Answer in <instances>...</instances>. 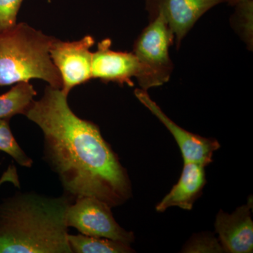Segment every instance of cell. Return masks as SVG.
<instances>
[{"mask_svg":"<svg viewBox=\"0 0 253 253\" xmlns=\"http://www.w3.org/2000/svg\"><path fill=\"white\" fill-rule=\"evenodd\" d=\"M67 98L61 89L48 85L25 114L42 131L46 162L73 199L122 206L132 194L126 168L99 126L76 116Z\"/></svg>","mask_w":253,"mask_h":253,"instance_id":"1","label":"cell"},{"mask_svg":"<svg viewBox=\"0 0 253 253\" xmlns=\"http://www.w3.org/2000/svg\"><path fill=\"white\" fill-rule=\"evenodd\" d=\"M73 198L17 193L0 204V253H73L66 214Z\"/></svg>","mask_w":253,"mask_h":253,"instance_id":"2","label":"cell"},{"mask_svg":"<svg viewBox=\"0 0 253 253\" xmlns=\"http://www.w3.org/2000/svg\"><path fill=\"white\" fill-rule=\"evenodd\" d=\"M54 40L24 23L0 32V86L41 79L61 89L62 80L49 54Z\"/></svg>","mask_w":253,"mask_h":253,"instance_id":"3","label":"cell"},{"mask_svg":"<svg viewBox=\"0 0 253 253\" xmlns=\"http://www.w3.org/2000/svg\"><path fill=\"white\" fill-rule=\"evenodd\" d=\"M174 41V34L161 14L150 19L149 25L136 38L133 54L138 60L139 70L136 79L143 90L169 81L174 68L169 48Z\"/></svg>","mask_w":253,"mask_h":253,"instance_id":"4","label":"cell"},{"mask_svg":"<svg viewBox=\"0 0 253 253\" xmlns=\"http://www.w3.org/2000/svg\"><path fill=\"white\" fill-rule=\"evenodd\" d=\"M111 208L106 203L94 198H78L68 208L66 224L68 227L76 228L83 235L130 245L134 241V234L118 224Z\"/></svg>","mask_w":253,"mask_h":253,"instance_id":"5","label":"cell"},{"mask_svg":"<svg viewBox=\"0 0 253 253\" xmlns=\"http://www.w3.org/2000/svg\"><path fill=\"white\" fill-rule=\"evenodd\" d=\"M93 37L84 36L78 41L63 42L55 39L50 47L51 61L57 68L61 80V90L68 96L75 86L85 83L91 77Z\"/></svg>","mask_w":253,"mask_h":253,"instance_id":"6","label":"cell"},{"mask_svg":"<svg viewBox=\"0 0 253 253\" xmlns=\"http://www.w3.org/2000/svg\"><path fill=\"white\" fill-rule=\"evenodd\" d=\"M226 0H146L149 18L162 15L172 31L176 47L199 18L210 9Z\"/></svg>","mask_w":253,"mask_h":253,"instance_id":"7","label":"cell"},{"mask_svg":"<svg viewBox=\"0 0 253 253\" xmlns=\"http://www.w3.org/2000/svg\"><path fill=\"white\" fill-rule=\"evenodd\" d=\"M136 97L151 111L174 136L182 155L184 163H194L206 166L212 162L214 153L220 147L217 140L203 137L183 129L166 114L151 99L147 91L136 89Z\"/></svg>","mask_w":253,"mask_h":253,"instance_id":"8","label":"cell"},{"mask_svg":"<svg viewBox=\"0 0 253 253\" xmlns=\"http://www.w3.org/2000/svg\"><path fill=\"white\" fill-rule=\"evenodd\" d=\"M111 41L103 40L98 44L97 50L92 53L91 77L104 83L134 85L133 78L139 73V65L133 52L113 51Z\"/></svg>","mask_w":253,"mask_h":253,"instance_id":"9","label":"cell"},{"mask_svg":"<svg viewBox=\"0 0 253 253\" xmlns=\"http://www.w3.org/2000/svg\"><path fill=\"white\" fill-rule=\"evenodd\" d=\"M252 200L231 214L218 212L215 230L224 252L251 253L253 251V221L251 217Z\"/></svg>","mask_w":253,"mask_h":253,"instance_id":"10","label":"cell"},{"mask_svg":"<svg viewBox=\"0 0 253 253\" xmlns=\"http://www.w3.org/2000/svg\"><path fill=\"white\" fill-rule=\"evenodd\" d=\"M184 163L179 181L156 206L158 212H164L171 207L191 211L202 194L206 184V167L197 163Z\"/></svg>","mask_w":253,"mask_h":253,"instance_id":"11","label":"cell"},{"mask_svg":"<svg viewBox=\"0 0 253 253\" xmlns=\"http://www.w3.org/2000/svg\"><path fill=\"white\" fill-rule=\"evenodd\" d=\"M36 91L29 82L16 83L10 90L0 95V119H11L26 114L34 101Z\"/></svg>","mask_w":253,"mask_h":253,"instance_id":"12","label":"cell"},{"mask_svg":"<svg viewBox=\"0 0 253 253\" xmlns=\"http://www.w3.org/2000/svg\"><path fill=\"white\" fill-rule=\"evenodd\" d=\"M68 244L76 253H129L134 252L130 245L121 241L78 234L68 235Z\"/></svg>","mask_w":253,"mask_h":253,"instance_id":"13","label":"cell"},{"mask_svg":"<svg viewBox=\"0 0 253 253\" xmlns=\"http://www.w3.org/2000/svg\"><path fill=\"white\" fill-rule=\"evenodd\" d=\"M9 119H0V151L6 153L21 167L31 168L33 161L21 149L13 135Z\"/></svg>","mask_w":253,"mask_h":253,"instance_id":"14","label":"cell"},{"mask_svg":"<svg viewBox=\"0 0 253 253\" xmlns=\"http://www.w3.org/2000/svg\"><path fill=\"white\" fill-rule=\"evenodd\" d=\"M233 23H236L240 33L249 45L253 46V0H246L236 4Z\"/></svg>","mask_w":253,"mask_h":253,"instance_id":"15","label":"cell"},{"mask_svg":"<svg viewBox=\"0 0 253 253\" xmlns=\"http://www.w3.org/2000/svg\"><path fill=\"white\" fill-rule=\"evenodd\" d=\"M184 253L224 252L219 240L211 234L194 236L183 249Z\"/></svg>","mask_w":253,"mask_h":253,"instance_id":"16","label":"cell"},{"mask_svg":"<svg viewBox=\"0 0 253 253\" xmlns=\"http://www.w3.org/2000/svg\"><path fill=\"white\" fill-rule=\"evenodd\" d=\"M23 0H0V32L17 24V16Z\"/></svg>","mask_w":253,"mask_h":253,"instance_id":"17","label":"cell"},{"mask_svg":"<svg viewBox=\"0 0 253 253\" xmlns=\"http://www.w3.org/2000/svg\"><path fill=\"white\" fill-rule=\"evenodd\" d=\"M6 182L11 183L16 187H21L17 169H16L14 165H10L6 170L3 173L2 175L0 177V186Z\"/></svg>","mask_w":253,"mask_h":253,"instance_id":"18","label":"cell"},{"mask_svg":"<svg viewBox=\"0 0 253 253\" xmlns=\"http://www.w3.org/2000/svg\"><path fill=\"white\" fill-rule=\"evenodd\" d=\"M246 1V0H226V3H228L231 6H234L239 3L242 2V1Z\"/></svg>","mask_w":253,"mask_h":253,"instance_id":"19","label":"cell"}]
</instances>
